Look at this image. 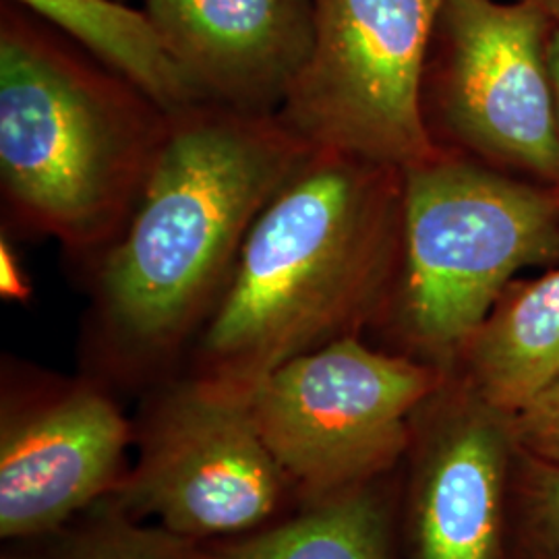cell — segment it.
Masks as SVG:
<instances>
[{"instance_id":"1","label":"cell","mask_w":559,"mask_h":559,"mask_svg":"<svg viewBox=\"0 0 559 559\" xmlns=\"http://www.w3.org/2000/svg\"><path fill=\"white\" fill-rule=\"evenodd\" d=\"M316 150L280 115L214 102L170 112L135 210L90 263V346L104 376L162 380L195 344L253 224Z\"/></svg>"},{"instance_id":"2","label":"cell","mask_w":559,"mask_h":559,"mask_svg":"<svg viewBox=\"0 0 559 559\" xmlns=\"http://www.w3.org/2000/svg\"><path fill=\"white\" fill-rule=\"evenodd\" d=\"M402 247V170L316 150L253 224L193 371L253 388L286 360L359 336Z\"/></svg>"},{"instance_id":"3","label":"cell","mask_w":559,"mask_h":559,"mask_svg":"<svg viewBox=\"0 0 559 559\" xmlns=\"http://www.w3.org/2000/svg\"><path fill=\"white\" fill-rule=\"evenodd\" d=\"M170 110L75 41L4 0L0 191L11 228L59 240L87 265L129 221Z\"/></svg>"},{"instance_id":"4","label":"cell","mask_w":559,"mask_h":559,"mask_svg":"<svg viewBox=\"0 0 559 559\" xmlns=\"http://www.w3.org/2000/svg\"><path fill=\"white\" fill-rule=\"evenodd\" d=\"M559 253V205L438 154L402 170L399 330L411 359L452 371L508 280Z\"/></svg>"},{"instance_id":"5","label":"cell","mask_w":559,"mask_h":559,"mask_svg":"<svg viewBox=\"0 0 559 559\" xmlns=\"http://www.w3.org/2000/svg\"><path fill=\"white\" fill-rule=\"evenodd\" d=\"M448 373L348 336L282 362L249 399L293 498L309 503L390 477Z\"/></svg>"},{"instance_id":"6","label":"cell","mask_w":559,"mask_h":559,"mask_svg":"<svg viewBox=\"0 0 559 559\" xmlns=\"http://www.w3.org/2000/svg\"><path fill=\"white\" fill-rule=\"evenodd\" d=\"M135 441V464L102 506L182 539L249 535L272 524L293 496L261 438L249 388L237 383L198 373L162 381Z\"/></svg>"},{"instance_id":"7","label":"cell","mask_w":559,"mask_h":559,"mask_svg":"<svg viewBox=\"0 0 559 559\" xmlns=\"http://www.w3.org/2000/svg\"><path fill=\"white\" fill-rule=\"evenodd\" d=\"M443 0H316V41L278 115L318 150L408 168L440 147L423 87Z\"/></svg>"},{"instance_id":"8","label":"cell","mask_w":559,"mask_h":559,"mask_svg":"<svg viewBox=\"0 0 559 559\" xmlns=\"http://www.w3.org/2000/svg\"><path fill=\"white\" fill-rule=\"evenodd\" d=\"M135 427L98 378L4 376L0 537L44 539L106 500L127 471Z\"/></svg>"},{"instance_id":"9","label":"cell","mask_w":559,"mask_h":559,"mask_svg":"<svg viewBox=\"0 0 559 559\" xmlns=\"http://www.w3.org/2000/svg\"><path fill=\"white\" fill-rule=\"evenodd\" d=\"M543 0H443L438 102L466 145L559 180V127Z\"/></svg>"},{"instance_id":"10","label":"cell","mask_w":559,"mask_h":559,"mask_svg":"<svg viewBox=\"0 0 559 559\" xmlns=\"http://www.w3.org/2000/svg\"><path fill=\"white\" fill-rule=\"evenodd\" d=\"M512 415L450 371L413 423L399 559H510Z\"/></svg>"},{"instance_id":"11","label":"cell","mask_w":559,"mask_h":559,"mask_svg":"<svg viewBox=\"0 0 559 559\" xmlns=\"http://www.w3.org/2000/svg\"><path fill=\"white\" fill-rule=\"evenodd\" d=\"M201 102L278 115L316 41V0H145Z\"/></svg>"},{"instance_id":"12","label":"cell","mask_w":559,"mask_h":559,"mask_svg":"<svg viewBox=\"0 0 559 559\" xmlns=\"http://www.w3.org/2000/svg\"><path fill=\"white\" fill-rule=\"evenodd\" d=\"M452 371L512 417L558 380L559 270L498 300Z\"/></svg>"},{"instance_id":"13","label":"cell","mask_w":559,"mask_h":559,"mask_svg":"<svg viewBox=\"0 0 559 559\" xmlns=\"http://www.w3.org/2000/svg\"><path fill=\"white\" fill-rule=\"evenodd\" d=\"M388 477L300 503L282 522L207 543L210 559H399V522Z\"/></svg>"},{"instance_id":"14","label":"cell","mask_w":559,"mask_h":559,"mask_svg":"<svg viewBox=\"0 0 559 559\" xmlns=\"http://www.w3.org/2000/svg\"><path fill=\"white\" fill-rule=\"evenodd\" d=\"M138 85L166 110L201 102L156 25L124 0H11Z\"/></svg>"},{"instance_id":"15","label":"cell","mask_w":559,"mask_h":559,"mask_svg":"<svg viewBox=\"0 0 559 559\" xmlns=\"http://www.w3.org/2000/svg\"><path fill=\"white\" fill-rule=\"evenodd\" d=\"M15 545L23 549L4 559H210L205 545L102 503L50 537Z\"/></svg>"},{"instance_id":"16","label":"cell","mask_w":559,"mask_h":559,"mask_svg":"<svg viewBox=\"0 0 559 559\" xmlns=\"http://www.w3.org/2000/svg\"><path fill=\"white\" fill-rule=\"evenodd\" d=\"M510 559H559V464L520 448L510 498Z\"/></svg>"},{"instance_id":"17","label":"cell","mask_w":559,"mask_h":559,"mask_svg":"<svg viewBox=\"0 0 559 559\" xmlns=\"http://www.w3.org/2000/svg\"><path fill=\"white\" fill-rule=\"evenodd\" d=\"M522 452L559 464V378L512 417Z\"/></svg>"},{"instance_id":"18","label":"cell","mask_w":559,"mask_h":559,"mask_svg":"<svg viewBox=\"0 0 559 559\" xmlns=\"http://www.w3.org/2000/svg\"><path fill=\"white\" fill-rule=\"evenodd\" d=\"M0 293L9 300H27L32 288L25 280L17 255L11 249V242L2 237L0 240Z\"/></svg>"},{"instance_id":"19","label":"cell","mask_w":559,"mask_h":559,"mask_svg":"<svg viewBox=\"0 0 559 559\" xmlns=\"http://www.w3.org/2000/svg\"><path fill=\"white\" fill-rule=\"evenodd\" d=\"M547 62H549V75H551V85H554V100H556V115H558L559 127V27L549 34Z\"/></svg>"},{"instance_id":"20","label":"cell","mask_w":559,"mask_h":559,"mask_svg":"<svg viewBox=\"0 0 559 559\" xmlns=\"http://www.w3.org/2000/svg\"><path fill=\"white\" fill-rule=\"evenodd\" d=\"M543 4H545V9L549 11L551 17L559 20V0H543Z\"/></svg>"},{"instance_id":"21","label":"cell","mask_w":559,"mask_h":559,"mask_svg":"<svg viewBox=\"0 0 559 559\" xmlns=\"http://www.w3.org/2000/svg\"><path fill=\"white\" fill-rule=\"evenodd\" d=\"M124 2H127V0H124Z\"/></svg>"}]
</instances>
